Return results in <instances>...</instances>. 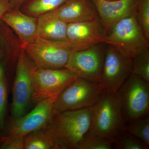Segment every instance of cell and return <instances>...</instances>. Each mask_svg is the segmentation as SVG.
Here are the masks:
<instances>
[{
    "label": "cell",
    "mask_w": 149,
    "mask_h": 149,
    "mask_svg": "<svg viewBox=\"0 0 149 149\" xmlns=\"http://www.w3.org/2000/svg\"><path fill=\"white\" fill-rule=\"evenodd\" d=\"M124 124L116 93L104 89L91 107V124L88 133L114 140Z\"/></svg>",
    "instance_id": "1"
},
{
    "label": "cell",
    "mask_w": 149,
    "mask_h": 149,
    "mask_svg": "<svg viewBox=\"0 0 149 149\" xmlns=\"http://www.w3.org/2000/svg\"><path fill=\"white\" fill-rule=\"evenodd\" d=\"M91 124V107L55 113L47 127L66 149H77Z\"/></svg>",
    "instance_id": "2"
},
{
    "label": "cell",
    "mask_w": 149,
    "mask_h": 149,
    "mask_svg": "<svg viewBox=\"0 0 149 149\" xmlns=\"http://www.w3.org/2000/svg\"><path fill=\"white\" fill-rule=\"evenodd\" d=\"M105 43L123 55L133 58L149 49V41L139 24L136 12L118 22L105 37Z\"/></svg>",
    "instance_id": "3"
},
{
    "label": "cell",
    "mask_w": 149,
    "mask_h": 149,
    "mask_svg": "<svg viewBox=\"0 0 149 149\" xmlns=\"http://www.w3.org/2000/svg\"><path fill=\"white\" fill-rule=\"evenodd\" d=\"M116 94L125 124L148 116L149 82L132 73Z\"/></svg>",
    "instance_id": "4"
},
{
    "label": "cell",
    "mask_w": 149,
    "mask_h": 149,
    "mask_svg": "<svg viewBox=\"0 0 149 149\" xmlns=\"http://www.w3.org/2000/svg\"><path fill=\"white\" fill-rule=\"evenodd\" d=\"M104 90L101 84L78 77L54 102L53 114L92 107L98 100Z\"/></svg>",
    "instance_id": "5"
},
{
    "label": "cell",
    "mask_w": 149,
    "mask_h": 149,
    "mask_svg": "<svg viewBox=\"0 0 149 149\" xmlns=\"http://www.w3.org/2000/svg\"><path fill=\"white\" fill-rule=\"evenodd\" d=\"M68 68L42 69L34 67L32 71L31 101L38 102L58 96L65 88L78 77Z\"/></svg>",
    "instance_id": "6"
},
{
    "label": "cell",
    "mask_w": 149,
    "mask_h": 149,
    "mask_svg": "<svg viewBox=\"0 0 149 149\" xmlns=\"http://www.w3.org/2000/svg\"><path fill=\"white\" fill-rule=\"evenodd\" d=\"M22 47L36 67L42 69L64 68L73 49L67 41H51L40 37Z\"/></svg>",
    "instance_id": "7"
},
{
    "label": "cell",
    "mask_w": 149,
    "mask_h": 149,
    "mask_svg": "<svg viewBox=\"0 0 149 149\" xmlns=\"http://www.w3.org/2000/svg\"><path fill=\"white\" fill-rule=\"evenodd\" d=\"M35 65L24 49L19 56L12 88V120L23 116L31 101L32 71Z\"/></svg>",
    "instance_id": "8"
},
{
    "label": "cell",
    "mask_w": 149,
    "mask_h": 149,
    "mask_svg": "<svg viewBox=\"0 0 149 149\" xmlns=\"http://www.w3.org/2000/svg\"><path fill=\"white\" fill-rule=\"evenodd\" d=\"M58 97L38 102L29 113L12 120L7 125L3 137L23 138L29 133L47 128L53 116V105Z\"/></svg>",
    "instance_id": "9"
},
{
    "label": "cell",
    "mask_w": 149,
    "mask_h": 149,
    "mask_svg": "<svg viewBox=\"0 0 149 149\" xmlns=\"http://www.w3.org/2000/svg\"><path fill=\"white\" fill-rule=\"evenodd\" d=\"M106 45L101 43L84 49H72L65 68L79 77L100 83Z\"/></svg>",
    "instance_id": "10"
},
{
    "label": "cell",
    "mask_w": 149,
    "mask_h": 149,
    "mask_svg": "<svg viewBox=\"0 0 149 149\" xmlns=\"http://www.w3.org/2000/svg\"><path fill=\"white\" fill-rule=\"evenodd\" d=\"M132 58L106 44L100 83L106 90L116 93L132 74Z\"/></svg>",
    "instance_id": "11"
},
{
    "label": "cell",
    "mask_w": 149,
    "mask_h": 149,
    "mask_svg": "<svg viewBox=\"0 0 149 149\" xmlns=\"http://www.w3.org/2000/svg\"><path fill=\"white\" fill-rule=\"evenodd\" d=\"M16 65L12 49L6 43L0 41V139L3 136L8 124V91Z\"/></svg>",
    "instance_id": "12"
},
{
    "label": "cell",
    "mask_w": 149,
    "mask_h": 149,
    "mask_svg": "<svg viewBox=\"0 0 149 149\" xmlns=\"http://www.w3.org/2000/svg\"><path fill=\"white\" fill-rule=\"evenodd\" d=\"M105 36L99 17L90 21L68 24L67 40L73 49H84L105 43Z\"/></svg>",
    "instance_id": "13"
},
{
    "label": "cell",
    "mask_w": 149,
    "mask_h": 149,
    "mask_svg": "<svg viewBox=\"0 0 149 149\" xmlns=\"http://www.w3.org/2000/svg\"><path fill=\"white\" fill-rule=\"evenodd\" d=\"M107 35L120 19L136 12L138 0H92Z\"/></svg>",
    "instance_id": "14"
},
{
    "label": "cell",
    "mask_w": 149,
    "mask_h": 149,
    "mask_svg": "<svg viewBox=\"0 0 149 149\" xmlns=\"http://www.w3.org/2000/svg\"><path fill=\"white\" fill-rule=\"evenodd\" d=\"M18 37L22 47L35 42L37 36V18L28 15L19 9H11L1 19Z\"/></svg>",
    "instance_id": "15"
},
{
    "label": "cell",
    "mask_w": 149,
    "mask_h": 149,
    "mask_svg": "<svg viewBox=\"0 0 149 149\" xmlns=\"http://www.w3.org/2000/svg\"><path fill=\"white\" fill-rule=\"evenodd\" d=\"M55 12L67 24L90 21L98 17L92 0H66Z\"/></svg>",
    "instance_id": "16"
},
{
    "label": "cell",
    "mask_w": 149,
    "mask_h": 149,
    "mask_svg": "<svg viewBox=\"0 0 149 149\" xmlns=\"http://www.w3.org/2000/svg\"><path fill=\"white\" fill-rule=\"evenodd\" d=\"M67 25L58 16L55 10L48 13L37 17V36L51 41H67Z\"/></svg>",
    "instance_id": "17"
},
{
    "label": "cell",
    "mask_w": 149,
    "mask_h": 149,
    "mask_svg": "<svg viewBox=\"0 0 149 149\" xmlns=\"http://www.w3.org/2000/svg\"><path fill=\"white\" fill-rule=\"evenodd\" d=\"M24 149L66 148L47 127L24 136Z\"/></svg>",
    "instance_id": "18"
},
{
    "label": "cell",
    "mask_w": 149,
    "mask_h": 149,
    "mask_svg": "<svg viewBox=\"0 0 149 149\" xmlns=\"http://www.w3.org/2000/svg\"><path fill=\"white\" fill-rule=\"evenodd\" d=\"M66 0H27L19 9L30 16L39 17L56 10Z\"/></svg>",
    "instance_id": "19"
},
{
    "label": "cell",
    "mask_w": 149,
    "mask_h": 149,
    "mask_svg": "<svg viewBox=\"0 0 149 149\" xmlns=\"http://www.w3.org/2000/svg\"><path fill=\"white\" fill-rule=\"evenodd\" d=\"M123 130L139 139L149 148L148 116L125 123Z\"/></svg>",
    "instance_id": "20"
},
{
    "label": "cell",
    "mask_w": 149,
    "mask_h": 149,
    "mask_svg": "<svg viewBox=\"0 0 149 149\" xmlns=\"http://www.w3.org/2000/svg\"><path fill=\"white\" fill-rule=\"evenodd\" d=\"M113 148L116 149H148L139 139L122 130L115 138Z\"/></svg>",
    "instance_id": "21"
},
{
    "label": "cell",
    "mask_w": 149,
    "mask_h": 149,
    "mask_svg": "<svg viewBox=\"0 0 149 149\" xmlns=\"http://www.w3.org/2000/svg\"><path fill=\"white\" fill-rule=\"evenodd\" d=\"M132 73L149 82V50L141 52L132 58Z\"/></svg>",
    "instance_id": "22"
},
{
    "label": "cell",
    "mask_w": 149,
    "mask_h": 149,
    "mask_svg": "<svg viewBox=\"0 0 149 149\" xmlns=\"http://www.w3.org/2000/svg\"><path fill=\"white\" fill-rule=\"evenodd\" d=\"M113 142L114 140L88 133L83 138L77 149H111L113 148Z\"/></svg>",
    "instance_id": "23"
},
{
    "label": "cell",
    "mask_w": 149,
    "mask_h": 149,
    "mask_svg": "<svg viewBox=\"0 0 149 149\" xmlns=\"http://www.w3.org/2000/svg\"><path fill=\"white\" fill-rule=\"evenodd\" d=\"M136 15L144 35L149 42V0H138Z\"/></svg>",
    "instance_id": "24"
},
{
    "label": "cell",
    "mask_w": 149,
    "mask_h": 149,
    "mask_svg": "<svg viewBox=\"0 0 149 149\" xmlns=\"http://www.w3.org/2000/svg\"><path fill=\"white\" fill-rule=\"evenodd\" d=\"M0 149H24V138L3 137L0 139Z\"/></svg>",
    "instance_id": "25"
},
{
    "label": "cell",
    "mask_w": 149,
    "mask_h": 149,
    "mask_svg": "<svg viewBox=\"0 0 149 149\" xmlns=\"http://www.w3.org/2000/svg\"><path fill=\"white\" fill-rule=\"evenodd\" d=\"M11 9L10 0H0V19L7 11Z\"/></svg>",
    "instance_id": "26"
},
{
    "label": "cell",
    "mask_w": 149,
    "mask_h": 149,
    "mask_svg": "<svg viewBox=\"0 0 149 149\" xmlns=\"http://www.w3.org/2000/svg\"><path fill=\"white\" fill-rule=\"evenodd\" d=\"M27 1V0H10L11 4L12 6V9H17L20 8L22 5Z\"/></svg>",
    "instance_id": "27"
},
{
    "label": "cell",
    "mask_w": 149,
    "mask_h": 149,
    "mask_svg": "<svg viewBox=\"0 0 149 149\" xmlns=\"http://www.w3.org/2000/svg\"><path fill=\"white\" fill-rule=\"evenodd\" d=\"M108 1H116V0H108Z\"/></svg>",
    "instance_id": "28"
}]
</instances>
